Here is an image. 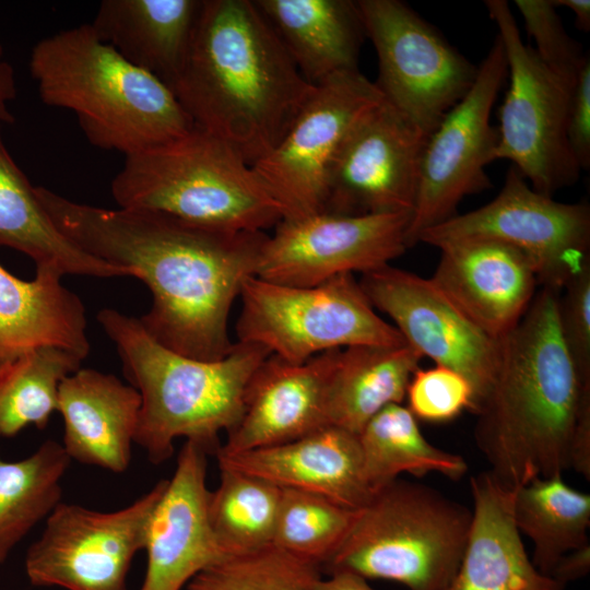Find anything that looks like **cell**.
Segmentation results:
<instances>
[{
    "label": "cell",
    "instance_id": "obj_17",
    "mask_svg": "<svg viewBox=\"0 0 590 590\" xmlns=\"http://www.w3.org/2000/svg\"><path fill=\"white\" fill-rule=\"evenodd\" d=\"M427 135L384 98L354 123L330 168L323 212L412 213Z\"/></svg>",
    "mask_w": 590,
    "mask_h": 590
},
{
    "label": "cell",
    "instance_id": "obj_25",
    "mask_svg": "<svg viewBox=\"0 0 590 590\" xmlns=\"http://www.w3.org/2000/svg\"><path fill=\"white\" fill-rule=\"evenodd\" d=\"M202 0H103L91 26L132 64L169 87L192 40Z\"/></svg>",
    "mask_w": 590,
    "mask_h": 590
},
{
    "label": "cell",
    "instance_id": "obj_16",
    "mask_svg": "<svg viewBox=\"0 0 590 590\" xmlns=\"http://www.w3.org/2000/svg\"><path fill=\"white\" fill-rule=\"evenodd\" d=\"M358 282L373 307L393 321L409 346L470 381L474 413L497 374L500 339L465 316L429 278L389 264L363 273Z\"/></svg>",
    "mask_w": 590,
    "mask_h": 590
},
{
    "label": "cell",
    "instance_id": "obj_41",
    "mask_svg": "<svg viewBox=\"0 0 590 590\" xmlns=\"http://www.w3.org/2000/svg\"><path fill=\"white\" fill-rule=\"evenodd\" d=\"M16 97V82L12 66L4 58L0 42V126L11 123L14 117L10 111V103Z\"/></svg>",
    "mask_w": 590,
    "mask_h": 590
},
{
    "label": "cell",
    "instance_id": "obj_32",
    "mask_svg": "<svg viewBox=\"0 0 590 590\" xmlns=\"http://www.w3.org/2000/svg\"><path fill=\"white\" fill-rule=\"evenodd\" d=\"M220 471V484L209 494L208 518L225 557L272 545L282 488L227 467Z\"/></svg>",
    "mask_w": 590,
    "mask_h": 590
},
{
    "label": "cell",
    "instance_id": "obj_11",
    "mask_svg": "<svg viewBox=\"0 0 590 590\" xmlns=\"http://www.w3.org/2000/svg\"><path fill=\"white\" fill-rule=\"evenodd\" d=\"M356 3L377 54L376 86L385 101L428 137L470 91L477 67L405 2Z\"/></svg>",
    "mask_w": 590,
    "mask_h": 590
},
{
    "label": "cell",
    "instance_id": "obj_28",
    "mask_svg": "<svg viewBox=\"0 0 590 590\" xmlns=\"http://www.w3.org/2000/svg\"><path fill=\"white\" fill-rule=\"evenodd\" d=\"M423 357L408 344L338 349L326 390V423L354 434L381 409L405 400Z\"/></svg>",
    "mask_w": 590,
    "mask_h": 590
},
{
    "label": "cell",
    "instance_id": "obj_19",
    "mask_svg": "<svg viewBox=\"0 0 590 590\" xmlns=\"http://www.w3.org/2000/svg\"><path fill=\"white\" fill-rule=\"evenodd\" d=\"M337 350L304 363L270 354L250 377L240 418L217 450L238 453L270 447L327 426L326 390Z\"/></svg>",
    "mask_w": 590,
    "mask_h": 590
},
{
    "label": "cell",
    "instance_id": "obj_2",
    "mask_svg": "<svg viewBox=\"0 0 590 590\" xmlns=\"http://www.w3.org/2000/svg\"><path fill=\"white\" fill-rule=\"evenodd\" d=\"M170 88L194 126L252 166L279 144L315 85L253 1L202 0Z\"/></svg>",
    "mask_w": 590,
    "mask_h": 590
},
{
    "label": "cell",
    "instance_id": "obj_35",
    "mask_svg": "<svg viewBox=\"0 0 590 590\" xmlns=\"http://www.w3.org/2000/svg\"><path fill=\"white\" fill-rule=\"evenodd\" d=\"M321 568L275 545L226 556L199 573L188 590H314Z\"/></svg>",
    "mask_w": 590,
    "mask_h": 590
},
{
    "label": "cell",
    "instance_id": "obj_5",
    "mask_svg": "<svg viewBox=\"0 0 590 590\" xmlns=\"http://www.w3.org/2000/svg\"><path fill=\"white\" fill-rule=\"evenodd\" d=\"M28 67L43 103L72 111L99 149L129 156L194 126L166 83L102 42L90 23L37 42Z\"/></svg>",
    "mask_w": 590,
    "mask_h": 590
},
{
    "label": "cell",
    "instance_id": "obj_36",
    "mask_svg": "<svg viewBox=\"0 0 590 590\" xmlns=\"http://www.w3.org/2000/svg\"><path fill=\"white\" fill-rule=\"evenodd\" d=\"M406 408L418 421L445 423L463 411H472L474 391L470 381L459 371L435 365L418 367L406 387Z\"/></svg>",
    "mask_w": 590,
    "mask_h": 590
},
{
    "label": "cell",
    "instance_id": "obj_20",
    "mask_svg": "<svg viewBox=\"0 0 590 590\" xmlns=\"http://www.w3.org/2000/svg\"><path fill=\"white\" fill-rule=\"evenodd\" d=\"M429 278L473 322L500 339L522 318L539 284L529 259L493 240H463L440 246Z\"/></svg>",
    "mask_w": 590,
    "mask_h": 590
},
{
    "label": "cell",
    "instance_id": "obj_31",
    "mask_svg": "<svg viewBox=\"0 0 590 590\" xmlns=\"http://www.w3.org/2000/svg\"><path fill=\"white\" fill-rule=\"evenodd\" d=\"M70 462L54 440L19 461L0 458V564L61 503V480Z\"/></svg>",
    "mask_w": 590,
    "mask_h": 590
},
{
    "label": "cell",
    "instance_id": "obj_34",
    "mask_svg": "<svg viewBox=\"0 0 590 590\" xmlns=\"http://www.w3.org/2000/svg\"><path fill=\"white\" fill-rule=\"evenodd\" d=\"M355 515L356 510L322 495L282 488L273 545L322 569L341 545Z\"/></svg>",
    "mask_w": 590,
    "mask_h": 590
},
{
    "label": "cell",
    "instance_id": "obj_9",
    "mask_svg": "<svg viewBox=\"0 0 590 590\" xmlns=\"http://www.w3.org/2000/svg\"><path fill=\"white\" fill-rule=\"evenodd\" d=\"M507 62L509 86L499 110L496 160H508L538 192L552 197L578 181L567 140V110L576 74L546 66L521 38L504 0L485 1Z\"/></svg>",
    "mask_w": 590,
    "mask_h": 590
},
{
    "label": "cell",
    "instance_id": "obj_33",
    "mask_svg": "<svg viewBox=\"0 0 590 590\" xmlns=\"http://www.w3.org/2000/svg\"><path fill=\"white\" fill-rule=\"evenodd\" d=\"M83 358L57 346L31 350L0 366V436L13 437L28 425L44 428L58 409L62 380Z\"/></svg>",
    "mask_w": 590,
    "mask_h": 590
},
{
    "label": "cell",
    "instance_id": "obj_26",
    "mask_svg": "<svg viewBox=\"0 0 590 590\" xmlns=\"http://www.w3.org/2000/svg\"><path fill=\"white\" fill-rule=\"evenodd\" d=\"M311 85L358 70L366 37L356 1L253 0Z\"/></svg>",
    "mask_w": 590,
    "mask_h": 590
},
{
    "label": "cell",
    "instance_id": "obj_29",
    "mask_svg": "<svg viewBox=\"0 0 590 590\" xmlns=\"http://www.w3.org/2000/svg\"><path fill=\"white\" fill-rule=\"evenodd\" d=\"M357 436L365 477L373 493L403 473L417 477L439 473L459 481L468 472L464 458L434 446L424 437L417 420L402 403L381 409Z\"/></svg>",
    "mask_w": 590,
    "mask_h": 590
},
{
    "label": "cell",
    "instance_id": "obj_27",
    "mask_svg": "<svg viewBox=\"0 0 590 590\" xmlns=\"http://www.w3.org/2000/svg\"><path fill=\"white\" fill-rule=\"evenodd\" d=\"M25 253L36 269L66 274L119 278L133 272L91 256L55 225L0 134V247Z\"/></svg>",
    "mask_w": 590,
    "mask_h": 590
},
{
    "label": "cell",
    "instance_id": "obj_14",
    "mask_svg": "<svg viewBox=\"0 0 590 590\" xmlns=\"http://www.w3.org/2000/svg\"><path fill=\"white\" fill-rule=\"evenodd\" d=\"M359 70L331 75L315 85L279 144L252 165L284 211L283 219L323 212L330 168L345 137L382 99Z\"/></svg>",
    "mask_w": 590,
    "mask_h": 590
},
{
    "label": "cell",
    "instance_id": "obj_13",
    "mask_svg": "<svg viewBox=\"0 0 590 590\" xmlns=\"http://www.w3.org/2000/svg\"><path fill=\"white\" fill-rule=\"evenodd\" d=\"M166 484L167 480H161L114 511L60 503L27 551L30 582L66 590H129L132 559L144 548L152 512Z\"/></svg>",
    "mask_w": 590,
    "mask_h": 590
},
{
    "label": "cell",
    "instance_id": "obj_7",
    "mask_svg": "<svg viewBox=\"0 0 590 590\" xmlns=\"http://www.w3.org/2000/svg\"><path fill=\"white\" fill-rule=\"evenodd\" d=\"M471 522L465 505L426 484L397 479L356 510L323 568L394 581L409 590H448Z\"/></svg>",
    "mask_w": 590,
    "mask_h": 590
},
{
    "label": "cell",
    "instance_id": "obj_21",
    "mask_svg": "<svg viewBox=\"0 0 590 590\" xmlns=\"http://www.w3.org/2000/svg\"><path fill=\"white\" fill-rule=\"evenodd\" d=\"M227 467L282 488L322 495L349 509L374 495L364 472L357 434L327 425L297 439L238 453L215 452Z\"/></svg>",
    "mask_w": 590,
    "mask_h": 590
},
{
    "label": "cell",
    "instance_id": "obj_10",
    "mask_svg": "<svg viewBox=\"0 0 590 590\" xmlns=\"http://www.w3.org/2000/svg\"><path fill=\"white\" fill-rule=\"evenodd\" d=\"M463 240H493L519 250L531 262L539 284L560 293L590 262V208L538 192L510 166L495 199L417 238L437 248Z\"/></svg>",
    "mask_w": 590,
    "mask_h": 590
},
{
    "label": "cell",
    "instance_id": "obj_40",
    "mask_svg": "<svg viewBox=\"0 0 590 590\" xmlns=\"http://www.w3.org/2000/svg\"><path fill=\"white\" fill-rule=\"evenodd\" d=\"M590 570V543L563 555L550 576L564 586L588 575Z\"/></svg>",
    "mask_w": 590,
    "mask_h": 590
},
{
    "label": "cell",
    "instance_id": "obj_37",
    "mask_svg": "<svg viewBox=\"0 0 590 590\" xmlns=\"http://www.w3.org/2000/svg\"><path fill=\"white\" fill-rule=\"evenodd\" d=\"M533 50L550 68L575 74L586 55L581 45L568 35L553 0H516Z\"/></svg>",
    "mask_w": 590,
    "mask_h": 590
},
{
    "label": "cell",
    "instance_id": "obj_12",
    "mask_svg": "<svg viewBox=\"0 0 590 590\" xmlns=\"http://www.w3.org/2000/svg\"><path fill=\"white\" fill-rule=\"evenodd\" d=\"M506 78L505 51L496 36L470 91L426 139L406 232L409 248L421 233L457 215L467 196L492 186L485 168L495 161L498 134L491 113Z\"/></svg>",
    "mask_w": 590,
    "mask_h": 590
},
{
    "label": "cell",
    "instance_id": "obj_24",
    "mask_svg": "<svg viewBox=\"0 0 590 590\" xmlns=\"http://www.w3.org/2000/svg\"><path fill=\"white\" fill-rule=\"evenodd\" d=\"M62 275L36 269L32 281L0 264V366L40 346H57L83 359L90 353L86 312Z\"/></svg>",
    "mask_w": 590,
    "mask_h": 590
},
{
    "label": "cell",
    "instance_id": "obj_3",
    "mask_svg": "<svg viewBox=\"0 0 590 590\" xmlns=\"http://www.w3.org/2000/svg\"><path fill=\"white\" fill-rule=\"evenodd\" d=\"M558 296L542 287L500 338L497 374L473 413L487 471L510 489L570 468L577 420L590 402V381L580 377L562 339Z\"/></svg>",
    "mask_w": 590,
    "mask_h": 590
},
{
    "label": "cell",
    "instance_id": "obj_23",
    "mask_svg": "<svg viewBox=\"0 0 590 590\" xmlns=\"http://www.w3.org/2000/svg\"><path fill=\"white\" fill-rule=\"evenodd\" d=\"M472 522L448 590H565L529 556L512 517L514 489L488 471L470 479Z\"/></svg>",
    "mask_w": 590,
    "mask_h": 590
},
{
    "label": "cell",
    "instance_id": "obj_30",
    "mask_svg": "<svg viewBox=\"0 0 590 590\" xmlns=\"http://www.w3.org/2000/svg\"><path fill=\"white\" fill-rule=\"evenodd\" d=\"M512 517L533 545L534 566L551 574L566 553L590 543V495L568 485L563 474L536 477L514 489Z\"/></svg>",
    "mask_w": 590,
    "mask_h": 590
},
{
    "label": "cell",
    "instance_id": "obj_1",
    "mask_svg": "<svg viewBox=\"0 0 590 590\" xmlns=\"http://www.w3.org/2000/svg\"><path fill=\"white\" fill-rule=\"evenodd\" d=\"M35 192L73 244L146 284L152 303L139 321L156 342L206 362L232 352L229 312L256 274L266 232L217 231L150 210L80 203L43 186Z\"/></svg>",
    "mask_w": 590,
    "mask_h": 590
},
{
    "label": "cell",
    "instance_id": "obj_43",
    "mask_svg": "<svg viewBox=\"0 0 590 590\" xmlns=\"http://www.w3.org/2000/svg\"><path fill=\"white\" fill-rule=\"evenodd\" d=\"M556 8L569 9L575 16L576 26L582 32L590 30V1L589 0H553Z\"/></svg>",
    "mask_w": 590,
    "mask_h": 590
},
{
    "label": "cell",
    "instance_id": "obj_15",
    "mask_svg": "<svg viewBox=\"0 0 590 590\" xmlns=\"http://www.w3.org/2000/svg\"><path fill=\"white\" fill-rule=\"evenodd\" d=\"M410 213L343 215L320 212L283 219L268 235L255 276L315 286L337 275L389 266L409 247Z\"/></svg>",
    "mask_w": 590,
    "mask_h": 590
},
{
    "label": "cell",
    "instance_id": "obj_8",
    "mask_svg": "<svg viewBox=\"0 0 590 590\" xmlns=\"http://www.w3.org/2000/svg\"><path fill=\"white\" fill-rule=\"evenodd\" d=\"M239 299L237 342L261 345L291 363L353 345L406 344L351 273L315 286L281 285L253 275L244 282Z\"/></svg>",
    "mask_w": 590,
    "mask_h": 590
},
{
    "label": "cell",
    "instance_id": "obj_6",
    "mask_svg": "<svg viewBox=\"0 0 590 590\" xmlns=\"http://www.w3.org/2000/svg\"><path fill=\"white\" fill-rule=\"evenodd\" d=\"M110 191L119 208L161 212L225 232H266L284 217L279 201L228 143L193 126L125 157Z\"/></svg>",
    "mask_w": 590,
    "mask_h": 590
},
{
    "label": "cell",
    "instance_id": "obj_4",
    "mask_svg": "<svg viewBox=\"0 0 590 590\" xmlns=\"http://www.w3.org/2000/svg\"><path fill=\"white\" fill-rule=\"evenodd\" d=\"M97 321L114 342L129 385L140 394L134 444L149 460H168L179 437L215 453L220 434H227L240 418L250 377L271 353L236 342L224 358L200 361L156 342L139 318L104 308Z\"/></svg>",
    "mask_w": 590,
    "mask_h": 590
},
{
    "label": "cell",
    "instance_id": "obj_39",
    "mask_svg": "<svg viewBox=\"0 0 590 590\" xmlns=\"http://www.w3.org/2000/svg\"><path fill=\"white\" fill-rule=\"evenodd\" d=\"M567 140L580 169L590 166V59L579 67L567 110Z\"/></svg>",
    "mask_w": 590,
    "mask_h": 590
},
{
    "label": "cell",
    "instance_id": "obj_18",
    "mask_svg": "<svg viewBox=\"0 0 590 590\" xmlns=\"http://www.w3.org/2000/svg\"><path fill=\"white\" fill-rule=\"evenodd\" d=\"M206 455L186 440L146 531L148 563L139 590H181L225 557L208 518Z\"/></svg>",
    "mask_w": 590,
    "mask_h": 590
},
{
    "label": "cell",
    "instance_id": "obj_42",
    "mask_svg": "<svg viewBox=\"0 0 590 590\" xmlns=\"http://www.w3.org/2000/svg\"><path fill=\"white\" fill-rule=\"evenodd\" d=\"M328 578H320L314 590H374L364 577L345 569L328 571Z\"/></svg>",
    "mask_w": 590,
    "mask_h": 590
},
{
    "label": "cell",
    "instance_id": "obj_22",
    "mask_svg": "<svg viewBox=\"0 0 590 590\" xmlns=\"http://www.w3.org/2000/svg\"><path fill=\"white\" fill-rule=\"evenodd\" d=\"M139 392L116 376L80 368L59 387L58 409L63 421L62 447L70 460L114 473L131 461Z\"/></svg>",
    "mask_w": 590,
    "mask_h": 590
},
{
    "label": "cell",
    "instance_id": "obj_38",
    "mask_svg": "<svg viewBox=\"0 0 590 590\" xmlns=\"http://www.w3.org/2000/svg\"><path fill=\"white\" fill-rule=\"evenodd\" d=\"M557 312L564 344L580 377L590 381V262L560 291Z\"/></svg>",
    "mask_w": 590,
    "mask_h": 590
}]
</instances>
